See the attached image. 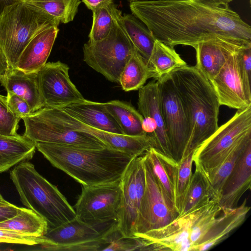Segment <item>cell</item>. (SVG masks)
Segmentation results:
<instances>
[{
  "mask_svg": "<svg viewBox=\"0 0 251 251\" xmlns=\"http://www.w3.org/2000/svg\"><path fill=\"white\" fill-rule=\"evenodd\" d=\"M129 8L156 40L172 48H193L218 35L251 42V26L229 5L202 0H136L130 1Z\"/></svg>",
  "mask_w": 251,
  "mask_h": 251,
  "instance_id": "6da1fadb",
  "label": "cell"
},
{
  "mask_svg": "<svg viewBox=\"0 0 251 251\" xmlns=\"http://www.w3.org/2000/svg\"><path fill=\"white\" fill-rule=\"evenodd\" d=\"M36 149L54 167L82 185H93L120 180L134 157L107 147L87 149L35 142Z\"/></svg>",
  "mask_w": 251,
  "mask_h": 251,
  "instance_id": "7a4b0ae2",
  "label": "cell"
},
{
  "mask_svg": "<svg viewBox=\"0 0 251 251\" xmlns=\"http://www.w3.org/2000/svg\"><path fill=\"white\" fill-rule=\"evenodd\" d=\"M169 74L189 123L190 138L187 155L194 152L217 130L221 105L210 81L196 66L179 67Z\"/></svg>",
  "mask_w": 251,
  "mask_h": 251,
  "instance_id": "3957f363",
  "label": "cell"
},
{
  "mask_svg": "<svg viewBox=\"0 0 251 251\" xmlns=\"http://www.w3.org/2000/svg\"><path fill=\"white\" fill-rule=\"evenodd\" d=\"M23 204L47 222L48 230L76 218L75 209L57 187L41 176L28 161L15 166L10 172Z\"/></svg>",
  "mask_w": 251,
  "mask_h": 251,
  "instance_id": "277c9868",
  "label": "cell"
},
{
  "mask_svg": "<svg viewBox=\"0 0 251 251\" xmlns=\"http://www.w3.org/2000/svg\"><path fill=\"white\" fill-rule=\"evenodd\" d=\"M59 25L55 20L29 7L21 0L6 5L0 14V50L10 68H15L22 51L38 32Z\"/></svg>",
  "mask_w": 251,
  "mask_h": 251,
  "instance_id": "5b68a950",
  "label": "cell"
},
{
  "mask_svg": "<svg viewBox=\"0 0 251 251\" xmlns=\"http://www.w3.org/2000/svg\"><path fill=\"white\" fill-rule=\"evenodd\" d=\"M122 14L116 19L109 34L96 43L83 47V61L113 82L119 83L121 73L136 50L123 24Z\"/></svg>",
  "mask_w": 251,
  "mask_h": 251,
  "instance_id": "8992f818",
  "label": "cell"
},
{
  "mask_svg": "<svg viewBox=\"0 0 251 251\" xmlns=\"http://www.w3.org/2000/svg\"><path fill=\"white\" fill-rule=\"evenodd\" d=\"M251 133V106L238 109L234 116L194 151L193 163L206 180L227 155Z\"/></svg>",
  "mask_w": 251,
  "mask_h": 251,
  "instance_id": "52a82bcc",
  "label": "cell"
},
{
  "mask_svg": "<svg viewBox=\"0 0 251 251\" xmlns=\"http://www.w3.org/2000/svg\"><path fill=\"white\" fill-rule=\"evenodd\" d=\"M22 119L25 126L23 135L34 143H49L94 149L107 147L95 136L67 126L49 114L44 107Z\"/></svg>",
  "mask_w": 251,
  "mask_h": 251,
  "instance_id": "ba28073f",
  "label": "cell"
},
{
  "mask_svg": "<svg viewBox=\"0 0 251 251\" xmlns=\"http://www.w3.org/2000/svg\"><path fill=\"white\" fill-rule=\"evenodd\" d=\"M156 80L160 108L172 156L179 162L187 154L190 138L189 121L170 75L166 74Z\"/></svg>",
  "mask_w": 251,
  "mask_h": 251,
  "instance_id": "9c48e42d",
  "label": "cell"
},
{
  "mask_svg": "<svg viewBox=\"0 0 251 251\" xmlns=\"http://www.w3.org/2000/svg\"><path fill=\"white\" fill-rule=\"evenodd\" d=\"M120 180L93 185H82V191L73 207L76 218L93 225L117 222L121 203Z\"/></svg>",
  "mask_w": 251,
  "mask_h": 251,
  "instance_id": "30bf717a",
  "label": "cell"
},
{
  "mask_svg": "<svg viewBox=\"0 0 251 251\" xmlns=\"http://www.w3.org/2000/svg\"><path fill=\"white\" fill-rule=\"evenodd\" d=\"M145 188L135 226L134 236L162 227L175 220L178 213L168 201L147 155H143Z\"/></svg>",
  "mask_w": 251,
  "mask_h": 251,
  "instance_id": "8fae6325",
  "label": "cell"
},
{
  "mask_svg": "<svg viewBox=\"0 0 251 251\" xmlns=\"http://www.w3.org/2000/svg\"><path fill=\"white\" fill-rule=\"evenodd\" d=\"M121 199L116 228L123 236H134L145 188L143 155L132 159L121 179Z\"/></svg>",
  "mask_w": 251,
  "mask_h": 251,
  "instance_id": "7c38bea8",
  "label": "cell"
},
{
  "mask_svg": "<svg viewBox=\"0 0 251 251\" xmlns=\"http://www.w3.org/2000/svg\"><path fill=\"white\" fill-rule=\"evenodd\" d=\"M69 66L60 61L46 63L37 72L45 106L61 108L85 99L72 82Z\"/></svg>",
  "mask_w": 251,
  "mask_h": 251,
  "instance_id": "4fadbf2b",
  "label": "cell"
},
{
  "mask_svg": "<svg viewBox=\"0 0 251 251\" xmlns=\"http://www.w3.org/2000/svg\"><path fill=\"white\" fill-rule=\"evenodd\" d=\"M138 111L144 118L143 128L155 141L159 152L173 158L160 105L158 83L152 80L139 89Z\"/></svg>",
  "mask_w": 251,
  "mask_h": 251,
  "instance_id": "5bb4252c",
  "label": "cell"
},
{
  "mask_svg": "<svg viewBox=\"0 0 251 251\" xmlns=\"http://www.w3.org/2000/svg\"><path fill=\"white\" fill-rule=\"evenodd\" d=\"M202 205L158 228L136 234L152 244L154 251H192L190 235L196 220L204 209Z\"/></svg>",
  "mask_w": 251,
  "mask_h": 251,
  "instance_id": "9a60e30c",
  "label": "cell"
},
{
  "mask_svg": "<svg viewBox=\"0 0 251 251\" xmlns=\"http://www.w3.org/2000/svg\"><path fill=\"white\" fill-rule=\"evenodd\" d=\"M251 45V42L218 35L202 41L193 48L196 53L195 65L211 81L234 53Z\"/></svg>",
  "mask_w": 251,
  "mask_h": 251,
  "instance_id": "2e32d148",
  "label": "cell"
},
{
  "mask_svg": "<svg viewBox=\"0 0 251 251\" xmlns=\"http://www.w3.org/2000/svg\"><path fill=\"white\" fill-rule=\"evenodd\" d=\"M240 50L233 53L210 81L220 104L237 110L251 106V100L245 91L238 70V54Z\"/></svg>",
  "mask_w": 251,
  "mask_h": 251,
  "instance_id": "e0dca14e",
  "label": "cell"
},
{
  "mask_svg": "<svg viewBox=\"0 0 251 251\" xmlns=\"http://www.w3.org/2000/svg\"><path fill=\"white\" fill-rule=\"evenodd\" d=\"M117 222L93 225L76 218L56 228L48 230L43 236L48 245H70L100 239L116 227ZM43 245V244H42Z\"/></svg>",
  "mask_w": 251,
  "mask_h": 251,
  "instance_id": "ac0fdd59",
  "label": "cell"
},
{
  "mask_svg": "<svg viewBox=\"0 0 251 251\" xmlns=\"http://www.w3.org/2000/svg\"><path fill=\"white\" fill-rule=\"evenodd\" d=\"M251 143L237 159L222 189L218 204L222 210L233 208L243 194L251 189Z\"/></svg>",
  "mask_w": 251,
  "mask_h": 251,
  "instance_id": "d6986e66",
  "label": "cell"
},
{
  "mask_svg": "<svg viewBox=\"0 0 251 251\" xmlns=\"http://www.w3.org/2000/svg\"><path fill=\"white\" fill-rule=\"evenodd\" d=\"M58 26L52 25L38 32L22 51L15 68L25 73H37L47 63L59 31Z\"/></svg>",
  "mask_w": 251,
  "mask_h": 251,
  "instance_id": "ffe728a7",
  "label": "cell"
},
{
  "mask_svg": "<svg viewBox=\"0 0 251 251\" xmlns=\"http://www.w3.org/2000/svg\"><path fill=\"white\" fill-rule=\"evenodd\" d=\"M250 208L245 199L238 206L222 209V215L217 217L213 225L193 251L209 250L226 239L233 230L244 223Z\"/></svg>",
  "mask_w": 251,
  "mask_h": 251,
  "instance_id": "44dd1931",
  "label": "cell"
},
{
  "mask_svg": "<svg viewBox=\"0 0 251 251\" xmlns=\"http://www.w3.org/2000/svg\"><path fill=\"white\" fill-rule=\"evenodd\" d=\"M70 116L96 129L123 134L117 123L103 103L84 100L60 108Z\"/></svg>",
  "mask_w": 251,
  "mask_h": 251,
  "instance_id": "7402d4cb",
  "label": "cell"
},
{
  "mask_svg": "<svg viewBox=\"0 0 251 251\" xmlns=\"http://www.w3.org/2000/svg\"><path fill=\"white\" fill-rule=\"evenodd\" d=\"M0 83L7 92L25 100L32 113L45 106L41 95L37 73H25L17 68H10L0 78Z\"/></svg>",
  "mask_w": 251,
  "mask_h": 251,
  "instance_id": "603a6c76",
  "label": "cell"
},
{
  "mask_svg": "<svg viewBox=\"0 0 251 251\" xmlns=\"http://www.w3.org/2000/svg\"><path fill=\"white\" fill-rule=\"evenodd\" d=\"M145 153L168 201L177 212L176 207V188L178 162L154 148H151Z\"/></svg>",
  "mask_w": 251,
  "mask_h": 251,
  "instance_id": "cb8c5ba5",
  "label": "cell"
},
{
  "mask_svg": "<svg viewBox=\"0 0 251 251\" xmlns=\"http://www.w3.org/2000/svg\"><path fill=\"white\" fill-rule=\"evenodd\" d=\"M36 149L35 143L24 135L0 134V173L31 159Z\"/></svg>",
  "mask_w": 251,
  "mask_h": 251,
  "instance_id": "d4e9b609",
  "label": "cell"
},
{
  "mask_svg": "<svg viewBox=\"0 0 251 251\" xmlns=\"http://www.w3.org/2000/svg\"><path fill=\"white\" fill-rule=\"evenodd\" d=\"M251 143V133L245 136L227 155L206 180L211 200L218 203L224 185L235 164L247 146Z\"/></svg>",
  "mask_w": 251,
  "mask_h": 251,
  "instance_id": "484cf974",
  "label": "cell"
},
{
  "mask_svg": "<svg viewBox=\"0 0 251 251\" xmlns=\"http://www.w3.org/2000/svg\"><path fill=\"white\" fill-rule=\"evenodd\" d=\"M103 104L117 123L123 134L131 136L146 134L143 128V117L133 106L118 100Z\"/></svg>",
  "mask_w": 251,
  "mask_h": 251,
  "instance_id": "4316f807",
  "label": "cell"
},
{
  "mask_svg": "<svg viewBox=\"0 0 251 251\" xmlns=\"http://www.w3.org/2000/svg\"><path fill=\"white\" fill-rule=\"evenodd\" d=\"M147 65L151 71V78L156 80L187 64L174 48L156 39Z\"/></svg>",
  "mask_w": 251,
  "mask_h": 251,
  "instance_id": "83f0119b",
  "label": "cell"
},
{
  "mask_svg": "<svg viewBox=\"0 0 251 251\" xmlns=\"http://www.w3.org/2000/svg\"><path fill=\"white\" fill-rule=\"evenodd\" d=\"M29 7L55 20L59 24L73 21L80 0H21Z\"/></svg>",
  "mask_w": 251,
  "mask_h": 251,
  "instance_id": "f1b7e54d",
  "label": "cell"
},
{
  "mask_svg": "<svg viewBox=\"0 0 251 251\" xmlns=\"http://www.w3.org/2000/svg\"><path fill=\"white\" fill-rule=\"evenodd\" d=\"M0 228L36 237L43 236L48 230L45 220L32 210L24 207L13 217L0 222Z\"/></svg>",
  "mask_w": 251,
  "mask_h": 251,
  "instance_id": "f546056e",
  "label": "cell"
},
{
  "mask_svg": "<svg viewBox=\"0 0 251 251\" xmlns=\"http://www.w3.org/2000/svg\"><path fill=\"white\" fill-rule=\"evenodd\" d=\"M122 19L135 49L147 63L156 39L145 24L133 14H124Z\"/></svg>",
  "mask_w": 251,
  "mask_h": 251,
  "instance_id": "4dcf8cb0",
  "label": "cell"
},
{
  "mask_svg": "<svg viewBox=\"0 0 251 251\" xmlns=\"http://www.w3.org/2000/svg\"><path fill=\"white\" fill-rule=\"evenodd\" d=\"M151 78V73L147 63L136 50L124 67L119 83L126 92L137 90Z\"/></svg>",
  "mask_w": 251,
  "mask_h": 251,
  "instance_id": "1f68e13d",
  "label": "cell"
},
{
  "mask_svg": "<svg viewBox=\"0 0 251 251\" xmlns=\"http://www.w3.org/2000/svg\"><path fill=\"white\" fill-rule=\"evenodd\" d=\"M93 23L88 42L93 43L105 38L110 33L114 23L122 11L112 1L92 11Z\"/></svg>",
  "mask_w": 251,
  "mask_h": 251,
  "instance_id": "d6a6232c",
  "label": "cell"
},
{
  "mask_svg": "<svg viewBox=\"0 0 251 251\" xmlns=\"http://www.w3.org/2000/svg\"><path fill=\"white\" fill-rule=\"evenodd\" d=\"M211 200L206 179L195 169L192 174L182 208L177 217L187 214L197 208L207 204Z\"/></svg>",
  "mask_w": 251,
  "mask_h": 251,
  "instance_id": "836d02e7",
  "label": "cell"
},
{
  "mask_svg": "<svg viewBox=\"0 0 251 251\" xmlns=\"http://www.w3.org/2000/svg\"><path fill=\"white\" fill-rule=\"evenodd\" d=\"M222 208L215 201L210 200L194 223L190 233L192 251L202 240L204 236L214 224Z\"/></svg>",
  "mask_w": 251,
  "mask_h": 251,
  "instance_id": "e575fe53",
  "label": "cell"
},
{
  "mask_svg": "<svg viewBox=\"0 0 251 251\" xmlns=\"http://www.w3.org/2000/svg\"><path fill=\"white\" fill-rule=\"evenodd\" d=\"M194 152H191L178 162L176 188V207L179 214L188 189L192 176Z\"/></svg>",
  "mask_w": 251,
  "mask_h": 251,
  "instance_id": "d590c367",
  "label": "cell"
},
{
  "mask_svg": "<svg viewBox=\"0 0 251 251\" xmlns=\"http://www.w3.org/2000/svg\"><path fill=\"white\" fill-rule=\"evenodd\" d=\"M21 118L9 108L6 96L0 95V134L16 136Z\"/></svg>",
  "mask_w": 251,
  "mask_h": 251,
  "instance_id": "8d00e7d4",
  "label": "cell"
},
{
  "mask_svg": "<svg viewBox=\"0 0 251 251\" xmlns=\"http://www.w3.org/2000/svg\"><path fill=\"white\" fill-rule=\"evenodd\" d=\"M48 242V241L44 236L36 237L13 230L0 228V243L33 246L42 245Z\"/></svg>",
  "mask_w": 251,
  "mask_h": 251,
  "instance_id": "74e56055",
  "label": "cell"
},
{
  "mask_svg": "<svg viewBox=\"0 0 251 251\" xmlns=\"http://www.w3.org/2000/svg\"><path fill=\"white\" fill-rule=\"evenodd\" d=\"M238 66L245 91L251 100V45L243 48L238 52Z\"/></svg>",
  "mask_w": 251,
  "mask_h": 251,
  "instance_id": "f35d334b",
  "label": "cell"
},
{
  "mask_svg": "<svg viewBox=\"0 0 251 251\" xmlns=\"http://www.w3.org/2000/svg\"><path fill=\"white\" fill-rule=\"evenodd\" d=\"M6 98L10 109L21 119L32 113L28 103L21 97L12 92H7Z\"/></svg>",
  "mask_w": 251,
  "mask_h": 251,
  "instance_id": "ab89813d",
  "label": "cell"
},
{
  "mask_svg": "<svg viewBox=\"0 0 251 251\" xmlns=\"http://www.w3.org/2000/svg\"><path fill=\"white\" fill-rule=\"evenodd\" d=\"M20 209L4 199L0 200V223L15 216Z\"/></svg>",
  "mask_w": 251,
  "mask_h": 251,
  "instance_id": "60d3db41",
  "label": "cell"
},
{
  "mask_svg": "<svg viewBox=\"0 0 251 251\" xmlns=\"http://www.w3.org/2000/svg\"><path fill=\"white\" fill-rule=\"evenodd\" d=\"M92 11L96 8L113 1V0H81Z\"/></svg>",
  "mask_w": 251,
  "mask_h": 251,
  "instance_id": "b9f144b4",
  "label": "cell"
},
{
  "mask_svg": "<svg viewBox=\"0 0 251 251\" xmlns=\"http://www.w3.org/2000/svg\"><path fill=\"white\" fill-rule=\"evenodd\" d=\"M9 69V64L0 50V78L5 75Z\"/></svg>",
  "mask_w": 251,
  "mask_h": 251,
  "instance_id": "7bdbcfd3",
  "label": "cell"
},
{
  "mask_svg": "<svg viewBox=\"0 0 251 251\" xmlns=\"http://www.w3.org/2000/svg\"><path fill=\"white\" fill-rule=\"evenodd\" d=\"M217 5L226 6L232 1L233 0H202Z\"/></svg>",
  "mask_w": 251,
  "mask_h": 251,
  "instance_id": "ee69618b",
  "label": "cell"
},
{
  "mask_svg": "<svg viewBox=\"0 0 251 251\" xmlns=\"http://www.w3.org/2000/svg\"><path fill=\"white\" fill-rule=\"evenodd\" d=\"M17 0H0V14L6 5L11 4Z\"/></svg>",
  "mask_w": 251,
  "mask_h": 251,
  "instance_id": "f6af8a7d",
  "label": "cell"
},
{
  "mask_svg": "<svg viewBox=\"0 0 251 251\" xmlns=\"http://www.w3.org/2000/svg\"><path fill=\"white\" fill-rule=\"evenodd\" d=\"M4 200V198H3V197L2 196L1 194L0 193V200Z\"/></svg>",
  "mask_w": 251,
  "mask_h": 251,
  "instance_id": "bcb514c9",
  "label": "cell"
},
{
  "mask_svg": "<svg viewBox=\"0 0 251 251\" xmlns=\"http://www.w3.org/2000/svg\"><path fill=\"white\" fill-rule=\"evenodd\" d=\"M128 0L129 1H133V0Z\"/></svg>",
  "mask_w": 251,
  "mask_h": 251,
  "instance_id": "7dc6e473",
  "label": "cell"
},
{
  "mask_svg": "<svg viewBox=\"0 0 251 251\" xmlns=\"http://www.w3.org/2000/svg\"><path fill=\"white\" fill-rule=\"evenodd\" d=\"M250 1L251 2V0H250Z\"/></svg>",
  "mask_w": 251,
  "mask_h": 251,
  "instance_id": "c3c4849f",
  "label": "cell"
}]
</instances>
